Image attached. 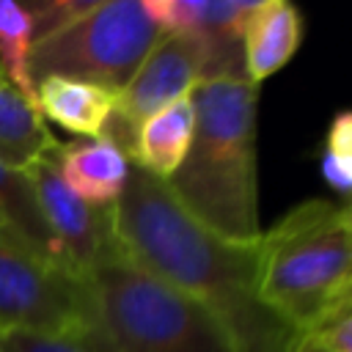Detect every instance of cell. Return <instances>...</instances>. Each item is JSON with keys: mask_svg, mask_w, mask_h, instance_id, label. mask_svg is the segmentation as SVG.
I'll return each instance as SVG.
<instances>
[{"mask_svg": "<svg viewBox=\"0 0 352 352\" xmlns=\"http://www.w3.org/2000/svg\"><path fill=\"white\" fill-rule=\"evenodd\" d=\"M94 324L88 283L0 231V333L66 336Z\"/></svg>", "mask_w": 352, "mask_h": 352, "instance_id": "cell-6", "label": "cell"}, {"mask_svg": "<svg viewBox=\"0 0 352 352\" xmlns=\"http://www.w3.org/2000/svg\"><path fill=\"white\" fill-rule=\"evenodd\" d=\"M327 352H352V302H344L324 314L314 327L305 330Z\"/></svg>", "mask_w": 352, "mask_h": 352, "instance_id": "cell-18", "label": "cell"}, {"mask_svg": "<svg viewBox=\"0 0 352 352\" xmlns=\"http://www.w3.org/2000/svg\"><path fill=\"white\" fill-rule=\"evenodd\" d=\"M0 231H6V228H3V220H0Z\"/></svg>", "mask_w": 352, "mask_h": 352, "instance_id": "cell-26", "label": "cell"}, {"mask_svg": "<svg viewBox=\"0 0 352 352\" xmlns=\"http://www.w3.org/2000/svg\"><path fill=\"white\" fill-rule=\"evenodd\" d=\"M55 162L74 195L96 209H113L129 179V157L107 138L58 143Z\"/></svg>", "mask_w": 352, "mask_h": 352, "instance_id": "cell-9", "label": "cell"}, {"mask_svg": "<svg viewBox=\"0 0 352 352\" xmlns=\"http://www.w3.org/2000/svg\"><path fill=\"white\" fill-rule=\"evenodd\" d=\"M346 302H352V300H346ZM341 305H344V302H341ZM327 314H330V311H327Z\"/></svg>", "mask_w": 352, "mask_h": 352, "instance_id": "cell-27", "label": "cell"}, {"mask_svg": "<svg viewBox=\"0 0 352 352\" xmlns=\"http://www.w3.org/2000/svg\"><path fill=\"white\" fill-rule=\"evenodd\" d=\"M55 146L58 140L52 138L38 107L25 99L0 72V160L25 170Z\"/></svg>", "mask_w": 352, "mask_h": 352, "instance_id": "cell-13", "label": "cell"}, {"mask_svg": "<svg viewBox=\"0 0 352 352\" xmlns=\"http://www.w3.org/2000/svg\"><path fill=\"white\" fill-rule=\"evenodd\" d=\"M258 294L297 330L314 327L352 280V226L341 204L311 198L258 242Z\"/></svg>", "mask_w": 352, "mask_h": 352, "instance_id": "cell-3", "label": "cell"}, {"mask_svg": "<svg viewBox=\"0 0 352 352\" xmlns=\"http://www.w3.org/2000/svg\"><path fill=\"white\" fill-rule=\"evenodd\" d=\"M341 206H344V212H346V220H349V226H352V198H349V201H344ZM346 300H352V280H349V286L341 292V297H338V300L330 305V311H333V308H338V305H341V302H346Z\"/></svg>", "mask_w": 352, "mask_h": 352, "instance_id": "cell-23", "label": "cell"}, {"mask_svg": "<svg viewBox=\"0 0 352 352\" xmlns=\"http://www.w3.org/2000/svg\"><path fill=\"white\" fill-rule=\"evenodd\" d=\"M192 132H195V110H192V99L184 96L157 110L138 126L132 165L168 182L173 170L182 165V160L187 157Z\"/></svg>", "mask_w": 352, "mask_h": 352, "instance_id": "cell-12", "label": "cell"}, {"mask_svg": "<svg viewBox=\"0 0 352 352\" xmlns=\"http://www.w3.org/2000/svg\"><path fill=\"white\" fill-rule=\"evenodd\" d=\"M85 283L116 352H239L201 302L135 264L121 248L107 253Z\"/></svg>", "mask_w": 352, "mask_h": 352, "instance_id": "cell-4", "label": "cell"}, {"mask_svg": "<svg viewBox=\"0 0 352 352\" xmlns=\"http://www.w3.org/2000/svg\"><path fill=\"white\" fill-rule=\"evenodd\" d=\"M324 151L338 160L346 170H352V110H341L330 126H327V138H324Z\"/></svg>", "mask_w": 352, "mask_h": 352, "instance_id": "cell-19", "label": "cell"}, {"mask_svg": "<svg viewBox=\"0 0 352 352\" xmlns=\"http://www.w3.org/2000/svg\"><path fill=\"white\" fill-rule=\"evenodd\" d=\"M190 99L195 132L168 187L206 228L223 239L253 245L261 236L256 176L258 85L250 80H204Z\"/></svg>", "mask_w": 352, "mask_h": 352, "instance_id": "cell-2", "label": "cell"}, {"mask_svg": "<svg viewBox=\"0 0 352 352\" xmlns=\"http://www.w3.org/2000/svg\"><path fill=\"white\" fill-rule=\"evenodd\" d=\"M0 220H3L6 234H11L16 242H22L28 250H33L38 258L60 267L58 248H55L52 234L41 217L38 201L33 195V187H30L25 170L8 165L6 160H0Z\"/></svg>", "mask_w": 352, "mask_h": 352, "instance_id": "cell-14", "label": "cell"}, {"mask_svg": "<svg viewBox=\"0 0 352 352\" xmlns=\"http://www.w3.org/2000/svg\"><path fill=\"white\" fill-rule=\"evenodd\" d=\"M143 14L162 30V33H173V22H176V0H138Z\"/></svg>", "mask_w": 352, "mask_h": 352, "instance_id": "cell-22", "label": "cell"}, {"mask_svg": "<svg viewBox=\"0 0 352 352\" xmlns=\"http://www.w3.org/2000/svg\"><path fill=\"white\" fill-rule=\"evenodd\" d=\"M302 14L292 0H267L242 19L245 74L253 85L280 72L302 44Z\"/></svg>", "mask_w": 352, "mask_h": 352, "instance_id": "cell-10", "label": "cell"}, {"mask_svg": "<svg viewBox=\"0 0 352 352\" xmlns=\"http://www.w3.org/2000/svg\"><path fill=\"white\" fill-rule=\"evenodd\" d=\"M319 170L324 176V182L338 192L344 195V201L352 198V170H346L338 160H333L327 151H322V160H319Z\"/></svg>", "mask_w": 352, "mask_h": 352, "instance_id": "cell-20", "label": "cell"}, {"mask_svg": "<svg viewBox=\"0 0 352 352\" xmlns=\"http://www.w3.org/2000/svg\"><path fill=\"white\" fill-rule=\"evenodd\" d=\"M30 52H33V22L28 11L16 0H0V72L25 99L36 104Z\"/></svg>", "mask_w": 352, "mask_h": 352, "instance_id": "cell-15", "label": "cell"}, {"mask_svg": "<svg viewBox=\"0 0 352 352\" xmlns=\"http://www.w3.org/2000/svg\"><path fill=\"white\" fill-rule=\"evenodd\" d=\"M3 352H116L104 338L99 322L80 333L41 336V333H0Z\"/></svg>", "mask_w": 352, "mask_h": 352, "instance_id": "cell-16", "label": "cell"}, {"mask_svg": "<svg viewBox=\"0 0 352 352\" xmlns=\"http://www.w3.org/2000/svg\"><path fill=\"white\" fill-rule=\"evenodd\" d=\"M206 50L198 33H165L143 58L132 80L118 91L116 110L102 138L113 140L132 162L135 132L157 110L184 99L204 80Z\"/></svg>", "mask_w": 352, "mask_h": 352, "instance_id": "cell-7", "label": "cell"}, {"mask_svg": "<svg viewBox=\"0 0 352 352\" xmlns=\"http://www.w3.org/2000/svg\"><path fill=\"white\" fill-rule=\"evenodd\" d=\"M292 352H327V349H324V346H319V344H316L311 336H305V333H302V336H300V341L294 344V349H292Z\"/></svg>", "mask_w": 352, "mask_h": 352, "instance_id": "cell-25", "label": "cell"}, {"mask_svg": "<svg viewBox=\"0 0 352 352\" xmlns=\"http://www.w3.org/2000/svg\"><path fill=\"white\" fill-rule=\"evenodd\" d=\"M206 0H176V22L173 33H198L204 22Z\"/></svg>", "mask_w": 352, "mask_h": 352, "instance_id": "cell-21", "label": "cell"}, {"mask_svg": "<svg viewBox=\"0 0 352 352\" xmlns=\"http://www.w3.org/2000/svg\"><path fill=\"white\" fill-rule=\"evenodd\" d=\"M33 22V44L107 0H16Z\"/></svg>", "mask_w": 352, "mask_h": 352, "instance_id": "cell-17", "label": "cell"}, {"mask_svg": "<svg viewBox=\"0 0 352 352\" xmlns=\"http://www.w3.org/2000/svg\"><path fill=\"white\" fill-rule=\"evenodd\" d=\"M118 248L143 270L201 302L239 352H292L302 330L258 294V250L231 242L195 220L165 179L132 165L113 206Z\"/></svg>", "mask_w": 352, "mask_h": 352, "instance_id": "cell-1", "label": "cell"}, {"mask_svg": "<svg viewBox=\"0 0 352 352\" xmlns=\"http://www.w3.org/2000/svg\"><path fill=\"white\" fill-rule=\"evenodd\" d=\"M0 352H3V349H0Z\"/></svg>", "mask_w": 352, "mask_h": 352, "instance_id": "cell-28", "label": "cell"}, {"mask_svg": "<svg viewBox=\"0 0 352 352\" xmlns=\"http://www.w3.org/2000/svg\"><path fill=\"white\" fill-rule=\"evenodd\" d=\"M55 148L30 162L25 176L58 248L60 267L69 275L85 280L88 272L118 248L113 234V209H96L69 190L58 170Z\"/></svg>", "mask_w": 352, "mask_h": 352, "instance_id": "cell-8", "label": "cell"}, {"mask_svg": "<svg viewBox=\"0 0 352 352\" xmlns=\"http://www.w3.org/2000/svg\"><path fill=\"white\" fill-rule=\"evenodd\" d=\"M116 91L74 77L50 74L36 82V104L41 118L77 138H99L116 110Z\"/></svg>", "mask_w": 352, "mask_h": 352, "instance_id": "cell-11", "label": "cell"}, {"mask_svg": "<svg viewBox=\"0 0 352 352\" xmlns=\"http://www.w3.org/2000/svg\"><path fill=\"white\" fill-rule=\"evenodd\" d=\"M234 3V8H236V14H239V19H245L248 14H253L256 8H261L267 0H231Z\"/></svg>", "mask_w": 352, "mask_h": 352, "instance_id": "cell-24", "label": "cell"}, {"mask_svg": "<svg viewBox=\"0 0 352 352\" xmlns=\"http://www.w3.org/2000/svg\"><path fill=\"white\" fill-rule=\"evenodd\" d=\"M162 36L138 0H107L36 41L30 72L36 82L58 74L118 94Z\"/></svg>", "mask_w": 352, "mask_h": 352, "instance_id": "cell-5", "label": "cell"}]
</instances>
